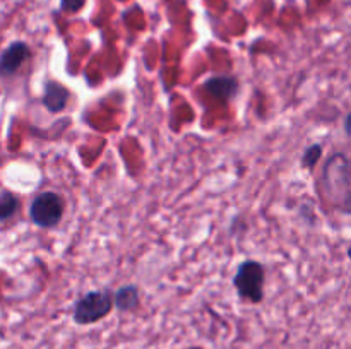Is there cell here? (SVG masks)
Listing matches in <instances>:
<instances>
[{
  "label": "cell",
  "mask_w": 351,
  "mask_h": 349,
  "mask_svg": "<svg viewBox=\"0 0 351 349\" xmlns=\"http://www.w3.org/2000/svg\"><path fill=\"white\" fill-rule=\"evenodd\" d=\"M204 89L216 99H230L239 92V81L232 75H215L204 82Z\"/></svg>",
  "instance_id": "8992f818"
},
{
  "label": "cell",
  "mask_w": 351,
  "mask_h": 349,
  "mask_svg": "<svg viewBox=\"0 0 351 349\" xmlns=\"http://www.w3.org/2000/svg\"><path fill=\"white\" fill-rule=\"evenodd\" d=\"M19 211V201L10 192H2L0 194V222L7 221Z\"/></svg>",
  "instance_id": "9c48e42d"
},
{
  "label": "cell",
  "mask_w": 351,
  "mask_h": 349,
  "mask_svg": "<svg viewBox=\"0 0 351 349\" xmlns=\"http://www.w3.org/2000/svg\"><path fill=\"white\" fill-rule=\"evenodd\" d=\"M69 89L64 88L58 82L50 81L45 86V94H43V105L47 106L48 112L58 113L67 106L69 101Z\"/></svg>",
  "instance_id": "52a82bcc"
},
{
  "label": "cell",
  "mask_w": 351,
  "mask_h": 349,
  "mask_svg": "<svg viewBox=\"0 0 351 349\" xmlns=\"http://www.w3.org/2000/svg\"><path fill=\"white\" fill-rule=\"evenodd\" d=\"M31 57V48L24 41H14L0 55V79L16 74L27 58Z\"/></svg>",
  "instance_id": "5b68a950"
},
{
  "label": "cell",
  "mask_w": 351,
  "mask_h": 349,
  "mask_svg": "<svg viewBox=\"0 0 351 349\" xmlns=\"http://www.w3.org/2000/svg\"><path fill=\"white\" fill-rule=\"evenodd\" d=\"M84 2L86 0H60V5L67 12H77V10L82 9Z\"/></svg>",
  "instance_id": "8fae6325"
},
{
  "label": "cell",
  "mask_w": 351,
  "mask_h": 349,
  "mask_svg": "<svg viewBox=\"0 0 351 349\" xmlns=\"http://www.w3.org/2000/svg\"><path fill=\"white\" fill-rule=\"evenodd\" d=\"M141 303L139 289L134 284H127V286L120 287L117 293H113V305L119 308L120 311H134Z\"/></svg>",
  "instance_id": "ba28073f"
},
{
  "label": "cell",
  "mask_w": 351,
  "mask_h": 349,
  "mask_svg": "<svg viewBox=\"0 0 351 349\" xmlns=\"http://www.w3.org/2000/svg\"><path fill=\"white\" fill-rule=\"evenodd\" d=\"M264 281H266V269L257 260H245L239 266L233 284L242 300L250 303H261L264 298Z\"/></svg>",
  "instance_id": "3957f363"
},
{
  "label": "cell",
  "mask_w": 351,
  "mask_h": 349,
  "mask_svg": "<svg viewBox=\"0 0 351 349\" xmlns=\"http://www.w3.org/2000/svg\"><path fill=\"white\" fill-rule=\"evenodd\" d=\"M64 198L55 192H43L31 202V221L40 228H55L64 218Z\"/></svg>",
  "instance_id": "277c9868"
},
{
  "label": "cell",
  "mask_w": 351,
  "mask_h": 349,
  "mask_svg": "<svg viewBox=\"0 0 351 349\" xmlns=\"http://www.w3.org/2000/svg\"><path fill=\"white\" fill-rule=\"evenodd\" d=\"M326 197L336 205H343V211H350V173L348 159L345 154H332L322 171Z\"/></svg>",
  "instance_id": "6da1fadb"
},
{
  "label": "cell",
  "mask_w": 351,
  "mask_h": 349,
  "mask_svg": "<svg viewBox=\"0 0 351 349\" xmlns=\"http://www.w3.org/2000/svg\"><path fill=\"white\" fill-rule=\"evenodd\" d=\"M189 349H202V348H197V346H194V348H189Z\"/></svg>",
  "instance_id": "7c38bea8"
},
{
  "label": "cell",
  "mask_w": 351,
  "mask_h": 349,
  "mask_svg": "<svg viewBox=\"0 0 351 349\" xmlns=\"http://www.w3.org/2000/svg\"><path fill=\"white\" fill-rule=\"evenodd\" d=\"M113 308V293L110 289L89 291L82 294L74 303V318L75 324L89 325L96 324L112 311Z\"/></svg>",
  "instance_id": "7a4b0ae2"
},
{
  "label": "cell",
  "mask_w": 351,
  "mask_h": 349,
  "mask_svg": "<svg viewBox=\"0 0 351 349\" xmlns=\"http://www.w3.org/2000/svg\"><path fill=\"white\" fill-rule=\"evenodd\" d=\"M322 156V147L319 144H314V146L308 147L304 153V157H302V164L305 168H314L317 164V161L321 159Z\"/></svg>",
  "instance_id": "30bf717a"
}]
</instances>
